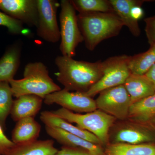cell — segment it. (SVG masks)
I'll return each instance as SVG.
<instances>
[{
    "label": "cell",
    "mask_w": 155,
    "mask_h": 155,
    "mask_svg": "<svg viewBox=\"0 0 155 155\" xmlns=\"http://www.w3.org/2000/svg\"><path fill=\"white\" fill-rule=\"evenodd\" d=\"M55 63L57 80L69 91L86 92L103 75L101 61L91 63L62 55L56 58Z\"/></svg>",
    "instance_id": "obj_1"
},
{
    "label": "cell",
    "mask_w": 155,
    "mask_h": 155,
    "mask_svg": "<svg viewBox=\"0 0 155 155\" xmlns=\"http://www.w3.org/2000/svg\"><path fill=\"white\" fill-rule=\"evenodd\" d=\"M77 17L85 46L91 51L103 41L118 35L124 25L115 12L79 13Z\"/></svg>",
    "instance_id": "obj_2"
},
{
    "label": "cell",
    "mask_w": 155,
    "mask_h": 155,
    "mask_svg": "<svg viewBox=\"0 0 155 155\" xmlns=\"http://www.w3.org/2000/svg\"><path fill=\"white\" fill-rule=\"evenodd\" d=\"M9 83L13 96L16 98L35 95L44 99L48 95L61 89L50 77L47 67L39 62L26 64L23 78L12 79Z\"/></svg>",
    "instance_id": "obj_3"
},
{
    "label": "cell",
    "mask_w": 155,
    "mask_h": 155,
    "mask_svg": "<svg viewBox=\"0 0 155 155\" xmlns=\"http://www.w3.org/2000/svg\"><path fill=\"white\" fill-rule=\"evenodd\" d=\"M56 115L78 127L94 134L104 147L109 143V133L117 119L99 110L85 114L75 113L60 108L52 111Z\"/></svg>",
    "instance_id": "obj_4"
},
{
    "label": "cell",
    "mask_w": 155,
    "mask_h": 155,
    "mask_svg": "<svg viewBox=\"0 0 155 155\" xmlns=\"http://www.w3.org/2000/svg\"><path fill=\"white\" fill-rule=\"evenodd\" d=\"M60 14L61 42L60 50L62 55L73 58L78 45L84 41L78 22L77 15L72 3L62 0Z\"/></svg>",
    "instance_id": "obj_5"
},
{
    "label": "cell",
    "mask_w": 155,
    "mask_h": 155,
    "mask_svg": "<svg viewBox=\"0 0 155 155\" xmlns=\"http://www.w3.org/2000/svg\"><path fill=\"white\" fill-rule=\"evenodd\" d=\"M130 56H115L102 62L103 75L98 81L84 93L93 97L103 91L124 84L131 74L129 67Z\"/></svg>",
    "instance_id": "obj_6"
},
{
    "label": "cell",
    "mask_w": 155,
    "mask_h": 155,
    "mask_svg": "<svg viewBox=\"0 0 155 155\" xmlns=\"http://www.w3.org/2000/svg\"><path fill=\"white\" fill-rule=\"evenodd\" d=\"M155 143V130L147 124L129 119L116 120L109 133V143Z\"/></svg>",
    "instance_id": "obj_7"
},
{
    "label": "cell",
    "mask_w": 155,
    "mask_h": 155,
    "mask_svg": "<svg viewBox=\"0 0 155 155\" xmlns=\"http://www.w3.org/2000/svg\"><path fill=\"white\" fill-rule=\"evenodd\" d=\"M99 94L95 100L97 109L113 116L117 120L127 119L131 103L124 84L107 89Z\"/></svg>",
    "instance_id": "obj_8"
},
{
    "label": "cell",
    "mask_w": 155,
    "mask_h": 155,
    "mask_svg": "<svg viewBox=\"0 0 155 155\" xmlns=\"http://www.w3.org/2000/svg\"><path fill=\"white\" fill-rule=\"evenodd\" d=\"M38 22L37 34L45 41L56 43L61 39L57 13L60 4L56 0H37Z\"/></svg>",
    "instance_id": "obj_9"
},
{
    "label": "cell",
    "mask_w": 155,
    "mask_h": 155,
    "mask_svg": "<svg viewBox=\"0 0 155 155\" xmlns=\"http://www.w3.org/2000/svg\"><path fill=\"white\" fill-rule=\"evenodd\" d=\"M44 101L46 104H57L62 108L76 113H87L97 110L95 101L84 93L71 91L65 89L48 95Z\"/></svg>",
    "instance_id": "obj_10"
},
{
    "label": "cell",
    "mask_w": 155,
    "mask_h": 155,
    "mask_svg": "<svg viewBox=\"0 0 155 155\" xmlns=\"http://www.w3.org/2000/svg\"><path fill=\"white\" fill-rule=\"evenodd\" d=\"M0 10L23 24L37 26V0H0Z\"/></svg>",
    "instance_id": "obj_11"
},
{
    "label": "cell",
    "mask_w": 155,
    "mask_h": 155,
    "mask_svg": "<svg viewBox=\"0 0 155 155\" xmlns=\"http://www.w3.org/2000/svg\"><path fill=\"white\" fill-rule=\"evenodd\" d=\"M47 133L63 146L81 148L93 155H105L104 147L56 127L45 126Z\"/></svg>",
    "instance_id": "obj_12"
},
{
    "label": "cell",
    "mask_w": 155,
    "mask_h": 155,
    "mask_svg": "<svg viewBox=\"0 0 155 155\" xmlns=\"http://www.w3.org/2000/svg\"><path fill=\"white\" fill-rule=\"evenodd\" d=\"M40 118L45 126L59 128L68 133L78 136L93 143L103 146L100 140L94 134L72 125V123L57 116L53 112L43 111L41 113Z\"/></svg>",
    "instance_id": "obj_13"
},
{
    "label": "cell",
    "mask_w": 155,
    "mask_h": 155,
    "mask_svg": "<svg viewBox=\"0 0 155 155\" xmlns=\"http://www.w3.org/2000/svg\"><path fill=\"white\" fill-rule=\"evenodd\" d=\"M43 100L35 95H25L16 98L11 109V118L16 122L27 117L34 118L40 110Z\"/></svg>",
    "instance_id": "obj_14"
},
{
    "label": "cell",
    "mask_w": 155,
    "mask_h": 155,
    "mask_svg": "<svg viewBox=\"0 0 155 155\" xmlns=\"http://www.w3.org/2000/svg\"><path fill=\"white\" fill-rule=\"evenodd\" d=\"M124 85L130 96L131 104L155 93L154 84L145 75L131 74Z\"/></svg>",
    "instance_id": "obj_15"
},
{
    "label": "cell",
    "mask_w": 155,
    "mask_h": 155,
    "mask_svg": "<svg viewBox=\"0 0 155 155\" xmlns=\"http://www.w3.org/2000/svg\"><path fill=\"white\" fill-rule=\"evenodd\" d=\"M21 48L20 43L12 45L0 59V82H9L14 79L20 65Z\"/></svg>",
    "instance_id": "obj_16"
},
{
    "label": "cell",
    "mask_w": 155,
    "mask_h": 155,
    "mask_svg": "<svg viewBox=\"0 0 155 155\" xmlns=\"http://www.w3.org/2000/svg\"><path fill=\"white\" fill-rule=\"evenodd\" d=\"M41 126L34 117H27L17 122L12 133V140L15 144H22L37 140Z\"/></svg>",
    "instance_id": "obj_17"
},
{
    "label": "cell",
    "mask_w": 155,
    "mask_h": 155,
    "mask_svg": "<svg viewBox=\"0 0 155 155\" xmlns=\"http://www.w3.org/2000/svg\"><path fill=\"white\" fill-rule=\"evenodd\" d=\"M114 11L122 20L123 24L127 26L130 32L135 37L140 33L138 21L133 18L131 9L136 5L142 4L144 1L136 0H110Z\"/></svg>",
    "instance_id": "obj_18"
},
{
    "label": "cell",
    "mask_w": 155,
    "mask_h": 155,
    "mask_svg": "<svg viewBox=\"0 0 155 155\" xmlns=\"http://www.w3.org/2000/svg\"><path fill=\"white\" fill-rule=\"evenodd\" d=\"M58 150L52 140H37L15 144L5 155H56Z\"/></svg>",
    "instance_id": "obj_19"
},
{
    "label": "cell",
    "mask_w": 155,
    "mask_h": 155,
    "mask_svg": "<svg viewBox=\"0 0 155 155\" xmlns=\"http://www.w3.org/2000/svg\"><path fill=\"white\" fill-rule=\"evenodd\" d=\"M155 116V93L131 104L127 119L147 124Z\"/></svg>",
    "instance_id": "obj_20"
},
{
    "label": "cell",
    "mask_w": 155,
    "mask_h": 155,
    "mask_svg": "<svg viewBox=\"0 0 155 155\" xmlns=\"http://www.w3.org/2000/svg\"><path fill=\"white\" fill-rule=\"evenodd\" d=\"M104 153L105 155H155V143H109L104 147Z\"/></svg>",
    "instance_id": "obj_21"
},
{
    "label": "cell",
    "mask_w": 155,
    "mask_h": 155,
    "mask_svg": "<svg viewBox=\"0 0 155 155\" xmlns=\"http://www.w3.org/2000/svg\"><path fill=\"white\" fill-rule=\"evenodd\" d=\"M155 64V45L145 52L130 56L129 67L131 74L145 75Z\"/></svg>",
    "instance_id": "obj_22"
},
{
    "label": "cell",
    "mask_w": 155,
    "mask_h": 155,
    "mask_svg": "<svg viewBox=\"0 0 155 155\" xmlns=\"http://www.w3.org/2000/svg\"><path fill=\"white\" fill-rule=\"evenodd\" d=\"M70 1L75 11H78L79 13L115 12L110 1L107 0H72Z\"/></svg>",
    "instance_id": "obj_23"
},
{
    "label": "cell",
    "mask_w": 155,
    "mask_h": 155,
    "mask_svg": "<svg viewBox=\"0 0 155 155\" xmlns=\"http://www.w3.org/2000/svg\"><path fill=\"white\" fill-rule=\"evenodd\" d=\"M10 83L0 82V125L4 129L9 114H11L14 100Z\"/></svg>",
    "instance_id": "obj_24"
},
{
    "label": "cell",
    "mask_w": 155,
    "mask_h": 155,
    "mask_svg": "<svg viewBox=\"0 0 155 155\" xmlns=\"http://www.w3.org/2000/svg\"><path fill=\"white\" fill-rule=\"evenodd\" d=\"M0 25L8 28L10 33L20 34L25 30L22 22L0 11Z\"/></svg>",
    "instance_id": "obj_25"
},
{
    "label": "cell",
    "mask_w": 155,
    "mask_h": 155,
    "mask_svg": "<svg viewBox=\"0 0 155 155\" xmlns=\"http://www.w3.org/2000/svg\"><path fill=\"white\" fill-rule=\"evenodd\" d=\"M146 23L145 32L149 43L155 45V16L144 19Z\"/></svg>",
    "instance_id": "obj_26"
},
{
    "label": "cell",
    "mask_w": 155,
    "mask_h": 155,
    "mask_svg": "<svg viewBox=\"0 0 155 155\" xmlns=\"http://www.w3.org/2000/svg\"><path fill=\"white\" fill-rule=\"evenodd\" d=\"M4 130L0 125V155H5L15 145V143L6 136Z\"/></svg>",
    "instance_id": "obj_27"
},
{
    "label": "cell",
    "mask_w": 155,
    "mask_h": 155,
    "mask_svg": "<svg viewBox=\"0 0 155 155\" xmlns=\"http://www.w3.org/2000/svg\"><path fill=\"white\" fill-rule=\"evenodd\" d=\"M56 155H93L87 150L67 146H63Z\"/></svg>",
    "instance_id": "obj_28"
},
{
    "label": "cell",
    "mask_w": 155,
    "mask_h": 155,
    "mask_svg": "<svg viewBox=\"0 0 155 155\" xmlns=\"http://www.w3.org/2000/svg\"><path fill=\"white\" fill-rule=\"evenodd\" d=\"M142 5V4L136 5L133 7L131 9L132 17L134 19L138 21L143 17V11L141 8Z\"/></svg>",
    "instance_id": "obj_29"
},
{
    "label": "cell",
    "mask_w": 155,
    "mask_h": 155,
    "mask_svg": "<svg viewBox=\"0 0 155 155\" xmlns=\"http://www.w3.org/2000/svg\"><path fill=\"white\" fill-rule=\"evenodd\" d=\"M145 75L153 82L155 86V64Z\"/></svg>",
    "instance_id": "obj_30"
},
{
    "label": "cell",
    "mask_w": 155,
    "mask_h": 155,
    "mask_svg": "<svg viewBox=\"0 0 155 155\" xmlns=\"http://www.w3.org/2000/svg\"><path fill=\"white\" fill-rule=\"evenodd\" d=\"M147 125H149L150 127L155 130V116L153 117L147 123Z\"/></svg>",
    "instance_id": "obj_31"
}]
</instances>
